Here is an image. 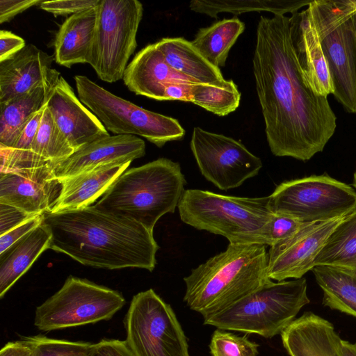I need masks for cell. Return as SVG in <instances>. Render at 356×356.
Wrapping results in <instances>:
<instances>
[{
	"instance_id": "obj_11",
	"label": "cell",
	"mask_w": 356,
	"mask_h": 356,
	"mask_svg": "<svg viewBox=\"0 0 356 356\" xmlns=\"http://www.w3.org/2000/svg\"><path fill=\"white\" fill-rule=\"evenodd\" d=\"M268 207L305 223L327 221L356 209V191L329 175H311L279 184L269 195Z\"/></svg>"
},
{
	"instance_id": "obj_10",
	"label": "cell",
	"mask_w": 356,
	"mask_h": 356,
	"mask_svg": "<svg viewBox=\"0 0 356 356\" xmlns=\"http://www.w3.org/2000/svg\"><path fill=\"white\" fill-rule=\"evenodd\" d=\"M119 291L70 275L61 288L38 306L33 324L42 332L108 321L125 305Z\"/></svg>"
},
{
	"instance_id": "obj_4",
	"label": "cell",
	"mask_w": 356,
	"mask_h": 356,
	"mask_svg": "<svg viewBox=\"0 0 356 356\" xmlns=\"http://www.w3.org/2000/svg\"><path fill=\"white\" fill-rule=\"evenodd\" d=\"M186 183L179 163L160 158L127 170L93 206L153 232L161 216L175 212Z\"/></svg>"
},
{
	"instance_id": "obj_36",
	"label": "cell",
	"mask_w": 356,
	"mask_h": 356,
	"mask_svg": "<svg viewBox=\"0 0 356 356\" xmlns=\"http://www.w3.org/2000/svg\"><path fill=\"white\" fill-rule=\"evenodd\" d=\"M44 213L35 216L10 231L0 235V254L40 226L42 223Z\"/></svg>"
},
{
	"instance_id": "obj_8",
	"label": "cell",
	"mask_w": 356,
	"mask_h": 356,
	"mask_svg": "<svg viewBox=\"0 0 356 356\" xmlns=\"http://www.w3.org/2000/svg\"><path fill=\"white\" fill-rule=\"evenodd\" d=\"M74 81L80 101L115 135H138L159 147L184 138L185 130L177 119L116 96L86 76L76 75Z\"/></svg>"
},
{
	"instance_id": "obj_34",
	"label": "cell",
	"mask_w": 356,
	"mask_h": 356,
	"mask_svg": "<svg viewBox=\"0 0 356 356\" xmlns=\"http://www.w3.org/2000/svg\"><path fill=\"white\" fill-rule=\"evenodd\" d=\"M304 223L292 218L273 213L268 225V245L270 247L288 238Z\"/></svg>"
},
{
	"instance_id": "obj_29",
	"label": "cell",
	"mask_w": 356,
	"mask_h": 356,
	"mask_svg": "<svg viewBox=\"0 0 356 356\" xmlns=\"http://www.w3.org/2000/svg\"><path fill=\"white\" fill-rule=\"evenodd\" d=\"M356 264V209L341 218L314 260L316 266L353 268Z\"/></svg>"
},
{
	"instance_id": "obj_33",
	"label": "cell",
	"mask_w": 356,
	"mask_h": 356,
	"mask_svg": "<svg viewBox=\"0 0 356 356\" xmlns=\"http://www.w3.org/2000/svg\"><path fill=\"white\" fill-rule=\"evenodd\" d=\"M258 347L246 336L238 337L220 329L214 331L209 345L212 356H257Z\"/></svg>"
},
{
	"instance_id": "obj_17",
	"label": "cell",
	"mask_w": 356,
	"mask_h": 356,
	"mask_svg": "<svg viewBox=\"0 0 356 356\" xmlns=\"http://www.w3.org/2000/svg\"><path fill=\"white\" fill-rule=\"evenodd\" d=\"M54 58L33 44L0 62V103L38 86H53L60 73L51 67Z\"/></svg>"
},
{
	"instance_id": "obj_30",
	"label": "cell",
	"mask_w": 356,
	"mask_h": 356,
	"mask_svg": "<svg viewBox=\"0 0 356 356\" xmlns=\"http://www.w3.org/2000/svg\"><path fill=\"white\" fill-rule=\"evenodd\" d=\"M312 1L284 0H193L190 8L198 13L217 18L220 13H231L237 15L247 12H271L274 15H284L286 13L298 12L308 6Z\"/></svg>"
},
{
	"instance_id": "obj_6",
	"label": "cell",
	"mask_w": 356,
	"mask_h": 356,
	"mask_svg": "<svg viewBox=\"0 0 356 356\" xmlns=\"http://www.w3.org/2000/svg\"><path fill=\"white\" fill-rule=\"evenodd\" d=\"M307 287L304 277L270 280L225 309L204 317V323L271 338L281 334L309 303Z\"/></svg>"
},
{
	"instance_id": "obj_19",
	"label": "cell",
	"mask_w": 356,
	"mask_h": 356,
	"mask_svg": "<svg viewBox=\"0 0 356 356\" xmlns=\"http://www.w3.org/2000/svg\"><path fill=\"white\" fill-rule=\"evenodd\" d=\"M289 19L291 40L303 74L316 93L327 97L333 93L332 83L308 10L293 13Z\"/></svg>"
},
{
	"instance_id": "obj_26",
	"label": "cell",
	"mask_w": 356,
	"mask_h": 356,
	"mask_svg": "<svg viewBox=\"0 0 356 356\" xmlns=\"http://www.w3.org/2000/svg\"><path fill=\"white\" fill-rule=\"evenodd\" d=\"M54 86H38L0 103V146L13 147L25 124L46 105Z\"/></svg>"
},
{
	"instance_id": "obj_1",
	"label": "cell",
	"mask_w": 356,
	"mask_h": 356,
	"mask_svg": "<svg viewBox=\"0 0 356 356\" xmlns=\"http://www.w3.org/2000/svg\"><path fill=\"white\" fill-rule=\"evenodd\" d=\"M252 62L271 152L306 161L322 152L335 131L336 116L327 97L316 93L303 74L289 17L261 16Z\"/></svg>"
},
{
	"instance_id": "obj_21",
	"label": "cell",
	"mask_w": 356,
	"mask_h": 356,
	"mask_svg": "<svg viewBox=\"0 0 356 356\" xmlns=\"http://www.w3.org/2000/svg\"><path fill=\"white\" fill-rule=\"evenodd\" d=\"M131 162L101 165L60 181L61 190L49 213L79 209L91 206L104 195Z\"/></svg>"
},
{
	"instance_id": "obj_2",
	"label": "cell",
	"mask_w": 356,
	"mask_h": 356,
	"mask_svg": "<svg viewBox=\"0 0 356 356\" xmlns=\"http://www.w3.org/2000/svg\"><path fill=\"white\" fill-rule=\"evenodd\" d=\"M51 234L49 249L85 266L107 269L138 268L152 271L159 247L153 232L135 221L93 205L57 213L42 221Z\"/></svg>"
},
{
	"instance_id": "obj_12",
	"label": "cell",
	"mask_w": 356,
	"mask_h": 356,
	"mask_svg": "<svg viewBox=\"0 0 356 356\" xmlns=\"http://www.w3.org/2000/svg\"><path fill=\"white\" fill-rule=\"evenodd\" d=\"M123 323L125 341L135 356H189L175 314L153 289L133 296Z\"/></svg>"
},
{
	"instance_id": "obj_40",
	"label": "cell",
	"mask_w": 356,
	"mask_h": 356,
	"mask_svg": "<svg viewBox=\"0 0 356 356\" xmlns=\"http://www.w3.org/2000/svg\"><path fill=\"white\" fill-rule=\"evenodd\" d=\"M41 0H0V23L12 19L26 9L40 5Z\"/></svg>"
},
{
	"instance_id": "obj_43",
	"label": "cell",
	"mask_w": 356,
	"mask_h": 356,
	"mask_svg": "<svg viewBox=\"0 0 356 356\" xmlns=\"http://www.w3.org/2000/svg\"><path fill=\"white\" fill-rule=\"evenodd\" d=\"M341 352L342 356H356V343L341 340Z\"/></svg>"
},
{
	"instance_id": "obj_31",
	"label": "cell",
	"mask_w": 356,
	"mask_h": 356,
	"mask_svg": "<svg viewBox=\"0 0 356 356\" xmlns=\"http://www.w3.org/2000/svg\"><path fill=\"white\" fill-rule=\"evenodd\" d=\"M31 151L42 161L52 163L64 160L74 152L46 105Z\"/></svg>"
},
{
	"instance_id": "obj_35",
	"label": "cell",
	"mask_w": 356,
	"mask_h": 356,
	"mask_svg": "<svg viewBox=\"0 0 356 356\" xmlns=\"http://www.w3.org/2000/svg\"><path fill=\"white\" fill-rule=\"evenodd\" d=\"M100 0L42 1L40 8L54 15H74L96 7Z\"/></svg>"
},
{
	"instance_id": "obj_39",
	"label": "cell",
	"mask_w": 356,
	"mask_h": 356,
	"mask_svg": "<svg viewBox=\"0 0 356 356\" xmlns=\"http://www.w3.org/2000/svg\"><path fill=\"white\" fill-rule=\"evenodd\" d=\"M45 106L36 112L25 124L17 138L13 147L16 149L31 151L37 135Z\"/></svg>"
},
{
	"instance_id": "obj_25",
	"label": "cell",
	"mask_w": 356,
	"mask_h": 356,
	"mask_svg": "<svg viewBox=\"0 0 356 356\" xmlns=\"http://www.w3.org/2000/svg\"><path fill=\"white\" fill-rule=\"evenodd\" d=\"M155 44L166 63L179 73L202 83L221 86L229 82L220 68L209 63L184 38H163Z\"/></svg>"
},
{
	"instance_id": "obj_3",
	"label": "cell",
	"mask_w": 356,
	"mask_h": 356,
	"mask_svg": "<svg viewBox=\"0 0 356 356\" xmlns=\"http://www.w3.org/2000/svg\"><path fill=\"white\" fill-rule=\"evenodd\" d=\"M266 245L230 243L184 278V301L207 317L218 313L271 280Z\"/></svg>"
},
{
	"instance_id": "obj_24",
	"label": "cell",
	"mask_w": 356,
	"mask_h": 356,
	"mask_svg": "<svg viewBox=\"0 0 356 356\" xmlns=\"http://www.w3.org/2000/svg\"><path fill=\"white\" fill-rule=\"evenodd\" d=\"M51 238L50 231L42 223L0 254V298H3L38 257L49 249Z\"/></svg>"
},
{
	"instance_id": "obj_22",
	"label": "cell",
	"mask_w": 356,
	"mask_h": 356,
	"mask_svg": "<svg viewBox=\"0 0 356 356\" xmlns=\"http://www.w3.org/2000/svg\"><path fill=\"white\" fill-rule=\"evenodd\" d=\"M97 6L70 16L61 24L54 43L57 63L66 67L86 63L96 27Z\"/></svg>"
},
{
	"instance_id": "obj_32",
	"label": "cell",
	"mask_w": 356,
	"mask_h": 356,
	"mask_svg": "<svg viewBox=\"0 0 356 356\" xmlns=\"http://www.w3.org/2000/svg\"><path fill=\"white\" fill-rule=\"evenodd\" d=\"M33 350V356H91L93 343L54 339L44 335L20 337Z\"/></svg>"
},
{
	"instance_id": "obj_9",
	"label": "cell",
	"mask_w": 356,
	"mask_h": 356,
	"mask_svg": "<svg viewBox=\"0 0 356 356\" xmlns=\"http://www.w3.org/2000/svg\"><path fill=\"white\" fill-rule=\"evenodd\" d=\"M92 42L86 63L108 83L123 79L137 47L136 34L143 6L137 0H100Z\"/></svg>"
},
{
	"instance_id": "obj_37",
	"label": "cell",
	"mask_w": 356,
	"mask_h": 356,
	"mask_svg": "<svg viewBox=\"0 0 356 356\" xmlns=\"http://www.w3.org/2000/svg\"><path fill=\"white\" fill-rule=\"evenodd\" d=\"M35 216L37 215L29 214L15 207L0 203V235L10 231Z\"/></svg>"
},
{
	"instance_id": "obj_27",
	"label": "cell",
	"mask_w": 356,
	"mask_h": 356,
	"mask_svg": "<svg viewBox=\"0 0 356 356\" xmlns=\"http://www.w3.org/2000/svg\"><path fill=\"white\" fill-rule=\"evenodd\" d=\"M323 291V305L356 318V269L316 266L312 270Z\"/></svg>"
},
{
	"instance_id": "obj_28",
	"label": "cell",
	"mask_w": 356,
	"mask_h": 356,
	"mask_svg": "<svg viewBox=\"0 0 356 356\" xmlns=\"http://www.w3.org/2000/svg\"><path fill=\"white\" fill-rule=\"evenodd\" d=\"M245 24L237 17L223 19L198 30L193 46L211 65L224 67L229 51L243 32Z\"/></svg>"
},
{
	"instance_id": "obj_16",
	"label": "cell",
	"mask_w": 356,
	"mask_h": 356,
	"mask_svg": "<svg viewBox=\"0 0 356 356\" xmlns=\"http://www.w3.org/2000/svg\"><path fill=\"white\" fill-rule=\"evenodd\" d=\"M51 168L0 173V203L38 215L50 212L61 190Z\"/></svg>"
},
{
	"instance_id": "obj_18",
	"label": "cell",
	"mask_w": 356,
	"mask_h": 356,
	"mask_svg": "<svg viewBox=\"0 0 356 356\" xmlns=\"http://www.w3.org/2000/svg\"><path fill=\"white\" fill-rule=\"evenodd\" d=\"M145 154L143 139L133 135L108 136L88 143L55 163L52 172L60 181L101 165L131 162Z\"/></svg>"
},
{
	"instance_id": "obj_41",
	"label": "cell",
	"mask_w": 356,
	"mask_h": 356,
	"mask_svg": "<svg viewBox=\"0 0 356 356\" xmlns=\"http://www.w3.org/2000/svg\"><path fill=\"white\" fill-rule=\"evenodd\" d=\"M24 40L10 31H0V62L11 57L26 46Z\"/></svg>"
},
{
	"instance_id": "obj_7",
	"label": "cell",
	"mask_w": 356,
	"mask_h": 356,
	"mask_svg": "<svg viewBox=\"0 0 356 356\" xmlns=\"http://www.w3.org/2000/svg\"><path fill=\"white\" fill-rule=\"evenodd\" d=\"M307 9L326 60L332 95L348 112L356 113V0H315Z\"/></svg>"
},
{
	"instance_id": "obj_14",
	"label": "cell",
	"mask_w": 356,
	"mask_h": 356,
	"mask_svg": "<svg viewBox=\"0 0 356 356\" xmlns=\"http://www.w3.org/2000/svg\"><path fill=\"white\" fill-rule=\"evenodd\" d=\"M342 218L304 223L288 238L270 247L267 273L272 280L300 279L314 267V260Z\"/></svg>"
},
{
	"instance_id": "obj_23",
	"label": "cell",
	"mask_w": 356,
	"mask_h": 356,
	"mask_svg": "<svg viewBox=\"0 0 356 356\" xmlns=\"http://www.w3.org/2000/svg\"><path fill=\"white\" fill-rule=\"evenodd\" d=\"M172 70L154 43L135 55L122 79L128 89L135 94L161 101L163 86Z\"/></svg>"
},
{
	"instance_id": "obj_46",
	"label": "cell",
	"mask_w": 356,
	"mask_h": 356,
	"mask_svg": "<svg viewBox=\"0 0 356 356\" xmlns=\"http://www.w3.org/2000/svg\"><path fill=\"white\" fill-rule=\"evenodd\" d=\"M353 268H355L356 269V264H355V265L354 266V267Z\"/></svg>"
},
{
	"instance_id": "obj_45",
	"label": "cell",
	"mask_w": 356,
	"mask_h": 356,
	"mask_svg": "<svg viewBox=\"0 0 356 356\" xmlns=\"http://www.w3.org/2000/svg\"><path fill=\"white\" fill-rule=\"evenodd\" d=\"M353 23H354V26H355V33H356V12L353 15Z\"/></svg>"
},
{
	"instance_id": "obj_38",
	"label": "cell",
	"mask_w": 356,
	"mask_h": 356,
	"mask_svg": "<svg viewBox=\"0 0 356 356\" xmlns=\"http://www.w3.org/2000/svg\"><path fill=\"white\" fill-rule=\"evenodd\" d=\"M91 356H135L125 340L102 339L93 343Z\"/></svg>"
},
{
	"instance_id": "obj_42",
	"label": "cell",
	"mask_w": 356,
	"mask_h": 356,
	"mask_svg": "<svg viewBox=\"0 0 356 356\" xmlns=\"http://www.w3.org/2000/svg\"><path fill=\"white\" fill-rule=\"evenodd\" d=\"M0 356H33L31 346L24 339L9 341L0 350Z\"/></svg>"
},
{
	"instance_id": "obj_44",
	"label": "cell",
	"mask_w": 356,
	"mask_h": 356,
	"mask_svg": "<svg viewBox=\"0 0 356 356\" xmlns=\"http://www.w3.org/2000/svg\"><path fill=\"white\" fill-rule=\"evenodd\" d=\"M353 186H354V188L356 190V171L355 172L353 175Z\"/></svg>"
},
{
	"instance_id": "obj_20",
	"label": "cell",
	"mask_w": 356,
	"mask_h": 356,
	"mask_svg": "<svg viewBox=\"0 0 356 356\" xmlns=\"http://www.w3.org/2000/svg\"><path fill=\"white\" fill-rule=\"evenodd\" d=\"M290 356H342L341 339L326 319L308 312L281 333Z\"/></svg>"
},
{
	"instance_id": "obj_5",
	"label": "cell",
	"mask_w": 356,
	"mask_h": 356,
	"mask_svg": "<svg viewBox=\"0 0 356 356\" xmlns=\"http://www.w3.org/2000/svg\"><path fill=\"white\" fill-rule=\"evenodd\" d=\"M269 196L225 195L200 189L185 190L178 204L181 220L199 230L225 237L230 243L268 245L273 213Z\"/></svg>"
},
{
	"instance_id": "obj_15",
	"label": "cell",
	"mask_w": 356,
	"mask_h": 356,
	"mask_svg": "<svg viewBox=\"0 0 356 356\" xmlns=\"http://www.w3.org/2000/svg\"><path fill=\"white\" fill-rule=\"evenodd\" d=\"M46 106L74 152L110 136L97 117L80 101L60 75Z\"/></svg>"
},
{
	"instance_id": "obj_13",
	"label": "cell",
	"mask_w": 356,
	"mask_h": 356,
	"mask_svg": "<svg viewBox=\"0 0 356 356\" xmlns=\"http://www.w3.org/2000/svg\"><path fill=\"white\" fill-rule=\"evenodd\" d=\"M190 146L202 175L220 190L240 186L262 167L261 159L240 142L198 127Z\"/></svg>"
}]
</instances>
